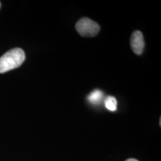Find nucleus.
<instances>
[{
  "mask_svg": "<svg viewBox=\"0 0 161 161\" xmlns=\"http://www.w3.org/2000/svg\"><path fill=\"white\" fill-rule=\"evenodd\" d=\"M25 59V52L22 49L15 48L9 50L0 58V73H5L19 67Z\"/></svg>",
  "mask_w": 161,
  "mask_h": 161,
  "instance_id": "nucleus-1",
  "label": "nucleus"
},
{
  "mask_svg": "<svg viewBox=\"0 0 161 161\" xmlns=\"http://www.w3.org/2000/svg\"><path fill=\"white\" fill-rule=\"evenodd\" d=\"M75 28L80 36L87 37H95L100 30V26L98 23L86 17L81 18L78 20Z\"/></svg>",
  "mask_w": 161,
  "mask_h": 161,
  "instance_id": "nucleus-2",
  "label": "nucleus"
},
{
  "mask_svg": "<svg viewBox=\"0 0 161 161\" xmlns=\"http://www.w3.org/2000/svg\"><path fill=\"white\" fill-rule=\"evenodd\" d=\"M130 46L132 51L136 55H140L143 52L145 47V41L142 33L140 31H135L133 32L130 37Z\"/></svg>",
  "mask_w": 161,
  "mask_h": 161,
  "instance_id": "nucleus-3",
  "label": "nucleus"
},
{
  "mask_svg": "<svg viewBox=\"0 0 161 161\" xmlns=\"http://www.w3.org/2000/svg\"><path fill=\"white\" fill-rule=\"evenodd\" d=\"M102 98H103V92L99 90H96L91 92L87 97L88 101L93 104H99Z\"/></svg>",
  "mask_w": 161,
  "mask_h": 161,
  "instance_id": "nucleus-4",
  "label": "nucleus"
},
{
  "mask_svg": "<svg viewBox=\"0 0 161 161\" xmlns=\"http://www.w3.org/2000/svg\"><path fill=\"white\" fill-rule=\"evenodd\" d=\"M104 106L110 111H116L117 109V101L114 96H108L104 100Z\"/></svg>",
  "mask_w": 161,
  "mask_h": 161,
  "instance_id": "nucleus-5",
  "label": "nucleus"
},
{
  "mask_svg": "<svg viewBox=\"0 0 161 161\" xmlns=\"http://www.w3.org/2000/svg\"><path fill=\"white\" fill-rule=\"evenodd\" d=\"M125 161H138V160L134 158H130V159H128V160H126Z\"/></svg>",
  "mask_w": 161,
  "mask_h": 161,
  "instance_id": "nucleus-6",
  "label": "nucleus"
},
{
  "mask_svg": "<svg viewBox=\"0 0 161 161\" xmlns=\"http://www.w3.org/2000/svg\"><path fill=\"white\" fill-rule=\"evenodd\" d=\"M1 6H2V3H1V2H0V8H1Z\"/></svg>",
  "mask_w": 161,
  "mask_h": 161,
  "instance_id": "nucleus-7",
  "label": "nucleus"
}]
</instances>
